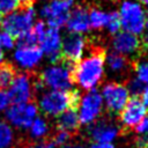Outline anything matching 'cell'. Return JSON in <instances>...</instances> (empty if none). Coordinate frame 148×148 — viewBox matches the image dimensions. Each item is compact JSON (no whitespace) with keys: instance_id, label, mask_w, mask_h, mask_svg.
<instances>
[{"instance_id":"cell-1","label":"cell","mask_w":148,"mask_h":148,"mask_svg":"<svg viewBox=\"0 0 148 148\" xmlns=\"http://www.w3.org/2000/svg\"><path fill=\"white\" fill-rule=\"evenodd\" d=\"M104 72V54L101 50H94L77 61L73 68V81L86 91L94 90L102 82Z\"/></svg>"},{"instance_id":"cell-2","label":"cell","mask_w":148,"mask_h":148,"mask_svg":"<svg viewBox=\"0 0 148 148\" xmlns=\"http://www.w3.org/2000/svg\"><path fill=\"white\" fill-rule=\"evenodd\" d=\"M121 28L133 35H141L145 31L146 9L138 0H124L117 12Z\"/></svg>"},{"instance_id":"cell-3","label":"cell","mask_w":148,"mask_h":148,"mask_svg":"<svg viewBox=\"0 0 148 148\" xmlns=\"http://www.w3.org/2000/svg\"><path fill=\"white\" fill-rule=\"evenodd\" d=\"M39 82L49 90L68 91L74 83L73 68L67 64L54 62L42 71Z\"/></svg>"},{"instance_id":"cell-4","label":"cell","mask_w":148,"mask_h":148,"mask_svg":"<svg viewBox=\"0 0 148 148\" xmlns=\"http://www.w3.org/2000/svg\"><path fill=\"white\" fill-rule=\"evenodd\" d=\"M36 22V10L31 6H24L7 14L2 20V29L10 34L14 38H22Z\"/></svg>"},{"instance_id":"cell-5","label":"cell","mask_w":148,"mask_h":148,"mask_svg":"<svg viewBox=\"0 0 148 148\" xmlns=\"http://www.w3.org/2000/svg\"><path fill=\"white\" fill-rule=\"evenodd\" d=\"M103 99L101 92L96 89L86 91L81 95L80 101L77 103V116L80 120V125L90 126L96 120L99 119L103 112Z\"/></svg>"},{"instance_id":"cell-6","label":"cell","mask_w":148,"mask_h":148,"mask_svg":"<svg viewBox=\"0 0 148 148\" xmlns=\"http://www.w3.org/2000/svg\"><path fill=\"white\" fill-rule=\"evenodd\" d=\"M75 0H50L39 9V15L45 24L52 29H60L65 25L71 10L74 8Z\"/></svg>"},{"instance_id":"cell-7","label":"cell","mask_w":148,"mask_h":148,"mask_svg":"<svg viewBox=\"0 0 148 148\" xmlns=\"http://www.w3.org/2000/svg\"><path fill=\"white\" fill-rule=\"evenodd\" d=\"M37 108L45 116L58 117L68 108H73L71 92L61 90H46L42 92Z\"/></svg>"},{"instance_id":"cell-8","label":"cell","mask_w":148,"mask_h":148,"mask_svg":"<svg viewBox=\"0 0 148 148\" xmlns=\"http://www.w3.org/2000/svg\"><path fill=\"white\" fill-rule=\"evenodd\" d=\"M36 117H38V108L31 102L10 104L5 110L6 121L13 128L28 130Z\"/></svg>"},{"instance_id":"cell-9","label":"cell","mask_w":148,"mask_h":148,"mask_svg":"<svg viewBox=\"0 0 148 148\" xmlns=\"http://www.w3.org/2000/svg\"><path fill=\"white\" fill-rule=\"evenodd\" d=\"M99 92L103 99V105L112 113H119L131 98L127 87L119 82L105 83Z\"/></svg>"},{"instance_id":"cell-10","label":"cell","mask_w":148,"mask_h":148,"mask_svg":"<svg viewBox=\"0 0 148 148\" xmlns=\"http://www.w3.org/2000/svg\"><path fill=\"white\" fill-rule=\"evenodd\" d=\"M34 92V83L27 73L15 74L8 87V97L12 104L30 102Z\"/></svg>"},{"instance_id":"cell-11","label":"cell","mask_w":148,"mask_h":148,"mask_svg":"<svg viewBox=\"0 0 148 148\" xmlns=\"http://www.w3.org/2000/svg\"><path fill=\"white\" fill-rule=\"evenodd\" d=\"M43 52L37 45L18 44L14 50L13 60L17 67L24 71H31L36 68L43 60Z\"/></svg>"},{"instance_id":"cell-12","label":"cell","mask_w":148,"mask_h":148,"mask_svg":"<svg viewBox=\"0 0 148 148\" xmlns=\"http://www.w3.org/2000/svg\"><path fill=\"white\" fill-rule=\"evenodd\" d=\"M39 49L43 54L53 64L58 62L61 57V45H62V36L58 29L46 28L45 32L40 37Z\"/></svg>"},{"instance_id":"cell-13","label":"cell","mask_w":148,"mask_h":148,"mask_svg":"<svg viewBox=\"0 0 148 148\" xmlns=\"http://www.w3.org/2000/svg\"><path fill=\"white\" fill-rule=\"evenodd\" d=\"M88 127V134L94 142L112 143L119 135V126L110 119H98Z\"/></svg>"},{"instance_id":"cell-14","label":"cell","mask_w":148,"mask_h":148,"mask_svg":"<svg viewBox=\"0 0 148 148\" xmlns=\"http://www.w3.org/2000/svg\"><path fill=\"white\" fill-rule=\"evenodd\" d=\"M147 108L140 98H130L127 104L120 111V123L127 128H135L141 120L147 116Z\"/></svg>"},{"instance_id":"cell-15","label":"cell","mask_w":148,"mask_h":148,"mask_svg":"<svg viewBox=\"0 0 148 148\" xmlns=\"http://www.w3.org/2000/svg\"><path fill=\"white\" fill-rule=\"evenodd\" d=\"M86 47L87 43L82 35L68 34L62 39L61 57L67 62H77L83 57Z\"/></svg>"},{"instance_id":"cell-16","label":"cell","mask_w":148,"mask_h":148,"mask_svg":"<svg viewBox=\"0 0 148 148\" xmlns=\"http://www.w3.org/2000/svg\"><path fill=\"white\" fill-rule=\"evenodd\" d=\"M141 42L136 35L130 34L127 31H119L113 36L112 49L124 57L135 54L140 49Z\"/></svg>"},{"instance_id":"cell-17","label":"cell","mask_w":148,"mask_h":148,"mask_svg":"<svg viewBox=\"0 0 148 148\" xmlns=\"http://www.w3.org/2000/svg\"><path fill=\"white\" fill-rule=\"evenodd\" d=\"M65 25L69 34L83 35V34L88 32L90 29L88 10L81 6L74 7L71 10V13L68 14Z\"/></svg>"},{"instance_id":"cell-18","label":"cell","mask_w":148,"mask_h":148,"mask_svg":"<svg viewBox=\"0 0 148 148\" xmlns=\"http://www.w3.org/2000/svg\"><path fill=\"white\" fill-rule=\"evenodd\" d=\"M79 126H80V120L75 108H68L67 110L61 112L57 118V127L59 131L72 133L76 131Z\"/></svg>"},{"instance_id":"cell-19","label":"cell","mask_w":148,"mask_h":148,"mask_svg":"<svg viewBox=\"0 0 148 148\" xmlns=\"http://www.w3.org/2000/svg\"><path fill=\"white\" fill-rule=\"evenodd\" d=\"M104 61H105V67H108V69L111 71L112 73H123L127 68L126 57L113 51L104 56Z\"/></svg>"},{"instance_id":"cell-20","label":"cell","mask_w":148,"mask_h":148,"mask_svg":"<svg viewBox=\"0 0 148 148\" xmlns=\"http://www.w3.org/2000/svg\"><path fill=\"white\" fill-rule=\"evenodd\" d=\"M29 134L34 140H42L47 136L50 132V125L46 119L42 117H36L34 121L28 127Z\"/></svg>"},{"instance_id":"cell-21","label":"cell","mask_w":148,"mask_h":148,"mask_svg":"<svg viewBox=\"0 0 148 148\" xmlns=\"http://www.w3.org/2000/svg\"><path fill=\"white\" fill-rule=\"evenodd\" d=\"M88 17H89L90 28L97 30V29L105 28L109 18V13L99 8H91L90 10H88Z\"/></svg>"},{"instance_id":"cell-22","label":"cell","mask_w":148,"mask_h":148,"mask_svg":"<svg viewBox=\"0 0 148 148\" xmlns=\"http://www.w3.org/2000/svg\"><path fill=\"white\" fill-rule=\"evenodd\" d=\"M15 140L14 128L3 119H0V148H10Z\"/></svg>"},{"instance_id":"cell-23","label":"cell","mask_w":148,"mask_h":148,"mask_svg":"<svg viewBox=\"0 0 148 148\" xmlns=\"http://www.w3.org/2000/svg\"><path fill=\"white\" fill-rule=\"evenodd\" d=\"M15 74L16 73L10 65L1 64L0 65V88L1 89L8 88L9 84L12 83Z\"/></svg>"},{"instance_id":"cell-24","label":"cell","mask_w":148,"mask_h":148,"mask_svg":"<svg viewBox=\"0 0 148 148\" xmlns=\"http://www.w3.org/2000/svg\"><path fill=\"white\" fill-rule=\"evenodd\" d=\"M135 79L143 84L148 83V59L141 60L135 65Z\"/></svg>"},{"instance_id":"cell-25","label":"cell","mask_w":148,"mask_h":148,"mask_svg":"<svg viewBox=\"0 0 148 148\" xmlns=\"http://www.w3.org/2000/svg\"><path fill=\"white\" fill-rule=\"evenodd\" d=\"M105 28L112 35H116L117 32L120 31L121 24H120V20H119V16H118L117 12H110L109 13V18H108Z\"/></svg>"},{"instance_id":"cell-26","label":"cell","mask_w":148,"mask_h":148,"mask_svg":"<svg viewBox=\"0 0 148 148\" xmlns=\"http://www.w3.org/2000/svg\"><path fill=\"white\" fill-rule=\"evenodd\" d=\"M14 46L15 38L3 29H0V51H9L14 49Z\"/></svg>"},{"instance_id":"cell-27","label":"cell","mask_w":148,"mask_h":148,"mask_svg":"<svg viewBox=\"0 0 148 148\" xmlns=\"http://www.w3.org/2000/svg\"><path fill=\"white\" fill-rule=\"evenodd\" d=\"M20 6L17 0H0V14H9L16 10Z\"/></svg>"},{"instance_id":"cell-28","label":"cell","mask_w":148,"mask_h":148,"mask_svg":"<svg viewBox=\"0 0 148 148\" xmlns=\"http://www.w3.org/2000/svg\"><path fill=\"white\" fill-rule=\"evenodd\" d=\"M51 140L54 142L56 147L59 148V147L65 146V145H67L69 142V140H71V133L65 132V131H58L53 135V138H51Z\"/></svg>"},{"instance_id":"cell-29","label":"cell","mask_w":148,"mask_h":148,"mask_svg":"<svg viewBox=\"0 0 148 148\" xmlns=\"http://www.w3.org/2000/svg\"><path fill=\"white\" fill-rule=\"evenodd\" d=\"M143 86H145V84H143L142 82H140L139 80L132 79V80L128 82V84H127L126 87H127V89H128L130 95H134V96L136 97V96L141 95V91H142V89H143Z\"/></svg>"},{"instance_id":"cell-30","label":"cell","mask_w":148,"mask_h":148,"mask_svg":"<svg viewBox=\"0 0 148 148\" xmlns=\"http://www.w3.org/2000/svg\"><path fill=\"white\" fill-rule=\"evenodd\" d=\"M135 132L139 134V136H145L148 139V113L141 120V123L135 127Z\"/></svg>"},{"instance_id":"cell-31","label":"cell","mask_w":148,"mask_h":148,"mask_svg":"<svg viewBox=\"0 0 148 148\" xmlns=\"http://www.w3.org/2000/svg\"><path fill=\"white\" fill-rule=\"evenodd\" d=\"M9 105H10V101L7 91L0 90V111H5Z\"/></svg>"},{"instance_id":"cell-32","label":"cell","mask_w":148,"mask_h":148,"mask_svg":"<svg viewBox=\"0 0 148 148\" xmlns=\"http://www.w3.org/2000/svg\"><path fill=\"white\" fill-rule=\"evenodd\" d=\"M141 102L143 103V105L148 109V83H146L145 86H143V89H142V91H141Z\"/></svg>"},{"instance_id":"cell-33","label":"cell","mask_w":148,"mask_h":148,"mask_svg":"<svg viewBox=\"0 0 148 148\" xmlns=\"http://www.w3.org/2000/svg\"><path fill=\"white\" fill-rule=\"evenodd\" d=\"M89 148H114L112 143H101V142H94L89 146Z\"/></svg>"},{"instance_id":"cell-34","label":"cell","mask_w":148,"mask_h":148,"mask_svg":"<svg viewBox=\"0 0 148 148\" xmlns=\"http://www.w3.org/2000/svg\"><path fill=\"white\" fill-rule=\"evenodd\" d=\"M143 43L148 46V12L146 14V23H145V31H143Z\"/></svg>"},{"instance_id":"cell-35","label":"cell","mask_w":148,"mask_h":148,"mask_svg":"<svg viewBox=\"0 0 148 148\" xmlns=\"http://www.w3.org/2000/svg\"><path fill=\"white\" fill-rule=\"evenodd\" d=\"M59 148H86V147L82 146V145H77V143H74V145H69V143H67V145L61 146V147H59Z\"/></svg>"},{"instance_id":"cell-36","label":"cell","mask_w":148,"mask_h":148,"mask_svg":"<svg viewBox=\"0 0 148 148\" xmlns=\"http://www.w3.org/2000/svg\"><path fill=\"white\" fill-rule=\"evenodd\" d=\"M20 3H23L24 6H29V3L31 2V0H17Z\"/></svg>"},{"instance_id":"cell-37","label":"cell","mask_w":148,"mask_h":148,"mask_svg":"<svg viewBox=\"0 0 148 148\" xmlns=\"http://www.w3.org/2000/svg\"><path fill=\"white\" fill-rule=\"evenodd\" d=\"M3 62V52L0 51V65Z\"/></svg>"},{"instance_id":"cell-38","label":"cell","mask_w":148,"mask_h":148,"mask_svg":"<svg viewBox=\"0 0 148 148\" xmlns=\"http://www.w3.org/2000/svg\"><path fill=\"white\" fill-rule=\"evenodd\" d=\"M140 3H142V5H147L148 6V0H138Z\"/></svg>"},{"instance_id":"cell-39","label":"cell","mask_w":148,"mask_h":148,"mask_svg":"<svg viewBox=\"0 0 148 148\" xmlns=\"http://www.w3.org/2000/svg\"><path fill=\"white\" fill-rule=\"evenodd\" d=\"M27 148H40L39 146H28Z\"/></svg>"},{"instance_id":"cell-40","label":"cell","mask_w":148,"mask_h":148,"mask_svg":"<svg viewBox=\"0 0 148 148\" xmlns=\"http://www.w3.org/2000/svg\"><path fill=\"white\" fill-rule=\"evenodd\" d=\"M1 20H2V17H1V14H0V22H1Z\"/></svg>"},{"instance_id":"cell-41","label":"cell","mask_w":148,"mask_h":148,"mask_svg":"<svg viewBox=\"0 0 148 148\" xmlns=\"http://www.w3.org/2000/svg\"><path fill=\"white\" fill-rule=\"evenodd\" d=\"M146 148H148V145H147V147H146Z\"/></svg>"}]
</instances>
